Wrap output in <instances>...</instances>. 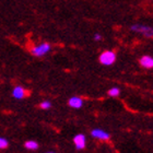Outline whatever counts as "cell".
I'll return each instance as SVG.
<instances>
[{"label": "cell", "instance_id": "obj_1", "mask_svg": "<svg viewBox=\"0 0 153 153\" xmlns=\"http://www.w3.org/2000/svg\"><path fill=\"white\" fill-rule=\"evenodd\" d=\"M51 51V45L49 43H46V42H43L39 45H36V46H33V47L30 48V53L34 56V57H44L46 55Z\"/></svg>", "mask_w": 153, "mask_h": 153}, {"label": "cell", "instance_id": "obj_2", "mask_svg": "<svg viewBox=\"0 0 153 153\" xmlns=\"http://www.w3.org/2000/svg\"><path fill=\"white\" fill-rule=\"evenodd\" d=\"M116 59H117V55H116V53L114 51H111V49L104 51L99 56L100 64L103 65V66H106V67L114 65Z\"/></svg>", "mask_w": 153, "mask_h": 153}, {"label": "cell", "instance_id": "obj_3", "mask_svg": "<svg viewBox=\"0 0 153 153\" xmlns=\"http://www.w3.org/2000/svg\"><path fill=\"white\" fill-rule=\"evenodd\" d=\"M130 31L131 32L138 33L142 35L143 37L147 38H152L153 37V27L150 25H146V24H132L130 26Z\"/></svg>", "mask_w": 153, "mask_h": 153}, {"label": "cell", "instance_id": "obj_4", "mask_svg": "<svg viewBox=\"0 0 153 153\" xmlns=\"http://www.w3.org/2000/svg\"><path fill=\"white\" fill-rule=\"evenodd\" d=\"M91 136L93 138H95L97 140H102V141H107L111 139V134L107 132L104 129H101V128H94L91 130Z\"/></svg>", "mask_w": 153, "mask_h": 153}, {"label": "cell", "instance_id": "obj_5", "mask_svg": "<svg viewBox=\"0 0 153 153\" xmlns=\"http://www.w3.org/2000/svg\"><path fill=\"white\" fill-rule=\"evenodd\" d=\"M74 144L76 150H84L86 147V138L83 134H76L74 137Z\"/></svg>", "mask_w": 153, "mask_h": 153}, {"label": "cell", "instance_id": "obj_6", "mask_svg": "<svg viewBox=\"0 0 153 153\" xmlns=\"http://www.w3.org/2000/svg\"><path fill=\"white\" fill-rule=\"evenodd\" d=\"M67 103L71 108L80 109L83 106V104H84V101H83V99L80 97V96H71L70 99L68 100Z\"/></svg>", "mask_w": 153, "mask_h": 153}, {"label": "cell", "instance_id": "obj_7", "mask_svg": "<svg viewBox=\"0 0 153 153\" xmlns=\"http://www.w3.org/2000/svg\"><path fill=\"white\" fill-rule=\"evenodd\" d=\"M27 95H29L27 91L21 85H16L12 91V96L16 100H22L24 97H26Z\"/></svg>", "mask_w": 153, "mask_h": 153}, {"label": "cell", "instance_id": "obj_8", "mask_svg": "<svg viewBox=\"0 0 153 153\" xmlns=\"http://www.w3.org/2000/svg\"><path fill=\"white\" fill-rule=\"evenodd\" d=\"M139 64L144 69H153V57L149 55H144L139 59Z\"/></svg>", "mask_w": 153, "mask_h": 153}, {"label": "cell", "instance_id": "obj_9", "mask_svg": "<svg viewBox=\"0 0 153 153\" xmlns=\"http://www.w3.org/2000/svg\"><path fill=\"white\" fill-rule=\"evenodd\" d=\"M24 148L27 149V150L34 151V150H37L38 148H39V144L35 140H27L24 142Z\"/></svg>", "mask_w": 153, "mask_h": 153}, {"label": "cell", "instance_id": "obj_10", "mask_svg": "<svg viewBox=\"0 0 153 153\" xmlns=\"http://www.w3.org/2000/svg\"><path fill=\"white\" fill-rule=\"evenodd\" d=\"M107 95L111 96V97H117V96L120 95V89L117 86H113L107 91Z\"/></svg>", "mask_w": 153, "mask_h": 153}, {"label": "cell", "instance_id": "obj_11", "mask_svg": "<svg viewBox=\"0 0 153 153\" xmlns=\"http://www.w3.org/2000/svg\"><path fill=\"white\" fill-rule=\"evenodd\" d=\"M51 106H53V104L49 101H43V102L39 103V108L44 109V111H47V109L51 108Z\"/></svg>", "mask_w": 153, "mask_h": 153}, {"label": "cell", "instance_id": "obj_12", "mask_svg": "<svg viewBox=\"0 0 153 153\" xmlns=\"http://www.w3.org/2000/svg\"><path fill=\"white\" fill-rule=\"evenodd\" d=\"M8 147H9V141L6 138L0 137V149L2 150V149H7Z\"/></svg>", "mask_w": 153, "mask_h": 153}, {"label": "cell", "instance_id": "obj_13", "mask_svg": "<svg viewBox=\"0 0 153 153\" xmlns=\"http://www.w3.org/2000/svg\"><path fill=\"white\" fill-rule=\"evenodd\" d=\"M102 38H103V36L101 35V34H99V33H96V34H94V36H93V39H94L95 42L102 41Z\"/></svg>", "mask_w": 153, "mask_h": 153}, {"label": "cell", "instance_id": "obj_14", "mask_svg": "<svg viewBox=\"0 0 153 153\" xmlns=\"http://www.w3.org/2000/svg\"><path fill=\"white\" fill-rule=\"evenodd\" d=\"M46 153H55V152H53V151H51V152H46Z\"/></svg>", "mask_w": 153, "mask_h": 153}]
</instances>
